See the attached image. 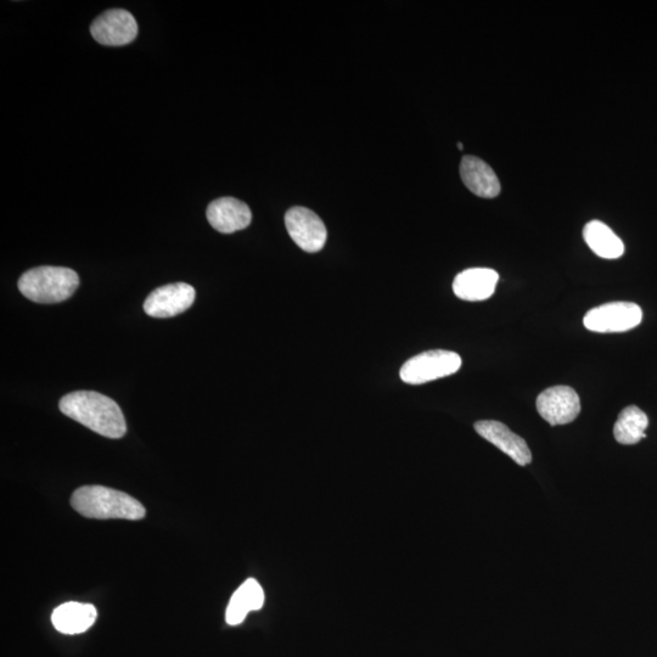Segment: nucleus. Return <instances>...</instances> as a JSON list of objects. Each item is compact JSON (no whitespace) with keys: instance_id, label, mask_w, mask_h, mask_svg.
<instances>
[{"instance_id":"39448f33","label":"nucleus","mask_w":657,"mask_h":657,"mask_svg":"<svg viewBox=\"0 0 657 657\" xmlns=\"http://www.w3.org/2000/svg\"><path fill=\"white\" fill-rule=\"evenodd\" d=\"M643 320V311L636 303L611 302L593 308L583 319L584 327L594 333H625Z\"/></svg>"},{"instance_id":"a211bd4d","label":"nucleus","mask_w":657,"mask_h":657,"mask_svg":"<svg viewBox=\"0 0 657 657\" xmlns=\"http://www.w3.org/2000/svg\"><path fill=\"white\" fill-rule=\"evenodd\" d=\"M458 148H459V149H463V144H462V143H458Z\"/></svg>"},{"instance_id":"4468645a","label":"nucleus","mask_w":657,"mask_h":657,"mask_svg":"<svg viewBox=\"0 0 657 657\" xmlns=\"http://www.w3.org/2000/svg\"><path fill=\"white\" fill-rule=\"evenodd\" d=\"M97 617V609L92 604L69 602L53 611L52 622L60 633L81 634L94 625Z\"/></svg>"},{"instance_id":"9d476101","label":"nucleus","mask_w":657,"mask_h":657,"mask_svg":"<svg viewBox=\"0 0 657 657\" xmlns=\"http://www.w3.org/2000/svg\"><path fill=\"white\" fill-rule=\"evenodd\" d=\"M477 434L491 442L516 464L525 466L532 462V453L524 438L510 431L507 425L494 420H482L475 424Z\"/></svg>"},{"instance_id":"2eb2a0df","label":"nucleus","mask_w":657,"mask_h":657,"mask_svg":"<svg viewBox=\"0 0 657 657\" xmlns=\"http://www.w3.org/2000/svg\"><path fill=\"white\" fill-rule=\"evenodd\" d=\"M265 604V592L254 578L245 581L233 594L226 611V621L230 626L243 623L250 611L262 609Z\"/></svg>"},{"instance_id":"f8f14e48","label":"nucleus","mask_w":657,"mask_h":657,"mask_svg":"<svg viewBox=\"0 0 657 657\" xmlns=\"http://www.w3.org/2000/svg\"><path fill=\"white\" fill-rule=\"evenodd\" d=\"M499 274L490 268H470L459 273L453 282V291L460 300L485 301L496 291Z\"/></svg>"},{"instance_id":"dca6fc26","label":"nucleus","mask_w":657,"mask_h":657,"mask_svg":"<svg viewBox=\"0 0 657 657\" xmlns=\"http://www.w3.org/2000/svg\"><path fill=\"white\" fill-rule=\"evenodd\" d=\"M583 238L595 255L605 260H616L625 254V245L610 227L600 221L587 223Z\"/></svg>"},{"instance_id":"7ed1b4c3","label":"nucleus","mask_w":657,"mask_h":657,"mask_svg":"<svg viewBox=\"0 0 657 657\" xmlns=\"http://www.w3.org/2000/svg\"><path fill=\"white\" fill-rule=\"evenodd\" d=\"M18 286L26 299L52 305L69 300L80 286V277L66 267H37L22 274Z\"/></svg>"},{"instance_id":"9b49d317","label":"nucleus","mask_w":657,"mask_h":657,"mask_svg":"<svg viewBox=\"0 0 657 657\" xmlns=\"http://www.w3.org/2000/svg\"><path fill=\"white\" fill-rule=\"evenodd\" d=\"M207 219L219 233L232 234L250 226L252 213L245 202L234 198H221L211 202Z\"/></svg>"},{"instance_id":"0eeeda50","label":"nucleus","mask_w":657,"mask_h":657,"mask_svg":"<svg viewBox=\"0 0 657 657\" xmlns=\"http://www.w3.org/2000/svg\"><path fill=\"white\" fill-rule=\"evenodd\" d=\"M537 411L552 426L566 425L581 413L580 396L570 386H553L537 398Z\"/></svg>"},{"instance_id":"6e6552de","label":"nucleus","mask_w":657,"mask_h":657,"mask_svg":"<svg viewBox=\"0 0 657 657\" xmlns=\"http://www.w3.org/2000/svg\"><path fill=\"white\" fill-rule=\"evenodd\" d=\"M92 36L103 46L121 47L132 43L138 35V24L127 10L105 11L91 26Z\"/></svg>"},{"instance_id":"ddd939ff","label":"nucleus","mask_w":657,"mask_h":657,"mask_svg":"<svg viewBox=\"0 0 657 657\" xmlns=\"http://www.w3.org/2000/svg\"><path fill=\"white\" fill-rule=\"evenodd\" d=\"M460 176L466 188L480 198L493 199L501 193V183L490 165L475 156H464Z\"/></svg>"},{"instance_id":"f03ea898","label":"nucleus","mask_w":657,"mask_h":657,"mask_svg":"<svg viewBox=\"0 0 657 657\" xmlns=\"http://www.w3.org/2000/svg\"><path fill=\"white\" fill-rule=\"evenodd\" d=\"M71 507L88 519L142 520L144 505L136 498L104 486H83L73 492Z\"/></svg>"},{"instance_id":"f257e3e1","label":"nucleus","mask_w":657,"mask_h":657,"mask_svg":"<svg viewBox=\"0 0 657 657\" xmlns=\"http://www.w3.org/2000/svg\"><path fill=\"white\" fill-rule=\"evenodd\" d=\"M61 413L108 438L126 435L127 424L119 404L94 391H76L61 398Z\"/></svg>"},{"instance_id":"423d86ee","label":"nucleus","mask_w":657,"mask_h":657,"mask_svg":"<svg viewBox=\"0 0 657 657\" xmlns=\"http://www.w3.org/2000/svg\"><path fill=\"white\" fill-rule=\"evenodd\" d=\"M285 226L295 244L303 251L318 252L327 243L328 232L316 213L306 207H292L285 215Z\"/></svg>"},{"instance_id":"1a4fd4ad","label":"nucleus","mask_w":657,"mask_h":657,"mask_svg":"<svg viewBox=\"0 0 657 657\" xmlns=\"http://www.w3.org/2000/svg\"><path fill=\"white\" fill-rule=\"evenodd\" d=\"M196 292L192 285L174 283L157 288L144 302V311L153 318H172L193 306Z\"/></svg>"},{"instance_id":"f3484780","label":"nucleus","mask_w":657,"mask_h":657,"mask_svg":"<svg viewBox=\"0 0 657 657\" xmlns=\"http://www.w3.org/2000/svg\"><path fill=\"white\" fill-rule=\"evenodd\" d=\"M648 425L649 419L642 409L636 406L627 407L620 413L615 424L614 436L616 441L621 445H636V443L647 437L645 430L648 429Z\"/></svg>"},{"instance_id":"20e7f679","label":"nucleus","mask_w":657,"mask_h":657,"mask_svg":"<svg viewBox=\"0 0 657 657\" xmlns=\"http://www.w3.org/2000/svg\"><path fill=\"white\" fill-rule=\"evenodd\" d=\"M462 358L456 352L435 350L420 353L403 364L400 376L403 383L421 385L456 374Z\"/></svg>"}]
</instances>
